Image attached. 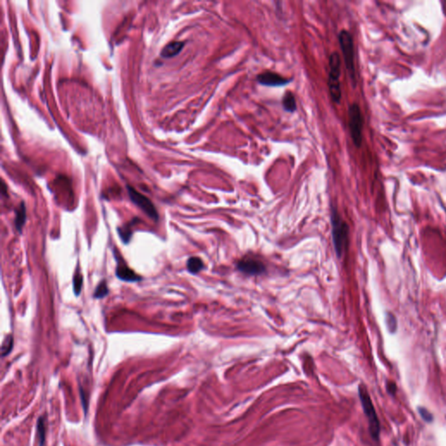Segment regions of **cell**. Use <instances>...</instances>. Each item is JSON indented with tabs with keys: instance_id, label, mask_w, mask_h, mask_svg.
<instances>
[{
	"instance_id": "d6986e66",
	"label": "cell",
	"mask_w": 446,
	"mask_h": 446,
	"mask_svg": "<svg viewBox=\"0 0 446 446\" xmlns=\"http://www.w3.org/2000/svg\"><path fill=\"white\" fill-rule=\"evenodd\" d=\"M418 410H419V413H420L421 416L422 417L424 418V420L427 421V422H431V421L433 420V416L431 415V413L428 411L427 409H424V408H418Z\"/></svg>"
},
{
	"instance_id": "ac0fdd59",
	"label": "cell",
	"mask_w": 446,
	"mask_h": 446,
	"mask_svg": "<svg viewBox=\"0 0 446 446\" xmlns=\"http://www.w3.org/2000/svg\"><path fill=\"white\" fill-rule=\"evenodd\" d=\"M12 348H13V338L11 335H8L4 339L2 345V357L7 356L8 354L11 352Z\"/></svg>"
},
{
	"instance_id": "6da1fadb",
	"label": "cell",
	"mask_w": 446,
	"mask_h": 446,
	"mask_svg": "<svg viewBox=\"0 0 446 446\" xmlns=\"http://www.w3.org/2000/svg\"><path fill=\"white\" fill-rule=\"evenodd\" d=\"M340 74H341V60L340 56L336 52L331 53L330 56V74L328 86L331 93L332 101L335 103H339L341 101L342 92L340 86Z\"/></svg>"
},
{
	"instance_id": "2e32d148",
	"label": "cell",
	"mask_w": 446,
	"mask_h": 446,
	"mask_svg": "<svg viewBox=\"0 0 446 446\" xmlns=\"http://www.w3.org/2000/svg\"><path fill=\"white\" fill-rule=\"evenodd\" d=\"M74 291L76 297H78L81 292L82 286H83V276L79 270H76L74 276Z\"/></svg>"
},
{
	"instance_id": "8fae6325",
	"label": "cell",
	"mask_w": 446,
	"mask_h": 446,
	"mask_svg": "<svg viewBox=\"0 0 446 446\" xmlns=\"http://www.w3.org/2000/svg\"><path fill=\"white\" fill-rule=\"evenodd\" d=\"M26 223V208L24 202L19 204V208L16 209L15 227L19 233H22L23 227Z\"/></svg>"
},
{
	"instance_id": "5bb4252c",
	"label": "cell",
	"mask_w": 446,
	"mask_h": 446,
	"mask_svg": "<svg viewBox=\"0 0 446 446\" xmlns=\"http://www.w3.org/2000/svg\"><path fill=\"white\" fill-rule=\"evenodd\" d=\"M37 435L39 446H44L45 440V422L44 417H39L37 424Z\"/></svg>"
},
{
	"instance_id": "52a82bcc",
	"label": "cell",
	"mask_w": 446,
	"mask_h": 446,
	"mask_svg": "<svg viewBox=\"0 0 446 446\" xmlns=\"http://www.w3.org/2000/svg\"><path fill=\"white\" fill-rule=\"evenodd\" d=\"M257 80L260 85L268 86H285L290 81L289 78H284L278 74L270 71L263 72L257 75Z\"/></svg>"
},
{
	"instance_id": "4fadbf2b",
	"label": "cell",
	"mask_w": 446,
	"mask_h": 446,
	"mask_svg": "<svg viewBox=\"0 0 446 446\" xmlns=\"http://www.w3.org/2000/svg\"><path fill=\"white\" fill-rule=\"evenodd\" d=\"M186 267L190 273L197 274L203 268L204 265L199 257H191L186 262Z\"/></svg>"
},
{
	"instance_id": "277c9868",
	"label": "cell",
	"mask_w": 446,
	"mask_h": 446,
	"mask_svg": "<svg viewBox=\"0 0 446 446\" xmlns=\"http://www.w3.org/2000/svg\"><path fill=\"white\" fill-rule=\"evenodd\" d=\"M332 226L334 249L337 256L341 257L348 243V226L344 222H342V219H340L338 215L335 212L332 215Z\"/></svg>"
},
{
	"instance_id": "9a60e30c",
	"label": "cell",
	"mask_w": 446,
	"mask_h": 446,
	"mask_svg": "<svg viewBox=\"0 0 446 446\" xmlns=\"http://www.w3.org/2000/svg\"><path fill=\"white\" fill-rule=\"evenodd\" d=\"M108 293H109V290H108V283L106 281H102L97 286L96 290L93 294V297L95 299H102V298L106 297Z\"/></svg>"
},
{
	"instance_id": "ba28073f",
	"label": "cell",
	"mask_w": 446,
	"mask_h": 446,
	"mask_svg": "<svg viewBox=\"0 0 446 446\" xmlns=\"http://www.w3.org/2000/svg\"><path fill=\"white\" fill-rule=\"evenodd\" d=\"M237 268L239 270L248 275H260L265 271L263 264L253 259H246L239 261Z\"/></svg>"
},
{
	"instance_id": "7c38bea8",
	"label": "cell",
	"mask_w": 446,
	"mask_h": 446,
	"mask_svg": "<svg viewBox=\"0 0 446 446\" xmlns=\"http://www.w3.org/2000/svg\"><path fill=\"white\" fill-rule=\"evenodd\" d=\"M283 107L287 112H293L297 109V103L295 99L294 94L291 92L285 93L283 99Z\"/></svg>"
},
{
	"instance_id": "30bf717a",
	"label": "cell",
	"mask_w": 446,
	"mask_h": 446,
	"mask_svg": "<svg viewBox=\"0 0 446 446\" xmlns=\"http://www.w3.org/2000/svg\"><path fill=\"white\" fill-rule=\"evenodd\" d=\"M184 45L185 43L181 41L171 42L164 47L163 50L160 52V56L163 58H173L182 52Z\"/></svg>"
},
{
	"instance_id": "9c48e42d",
	"label": "cell",
	"mask_w": 446,
	"mask_h": 446,
	"mask_svg": "<svg viewBox=\"0 0 446 446\" xmlns=\"http://www.w3.org/2000/svg\"><path fill=\"white\" fill-rule=\"evenodd\" d=\"M116 276L124 282L135 283L141 281V276L136 275L134 270H132L124 261H119L116 268Z\"/></svg>"
},
{
	"instance_id": "7a4b0ae2",
	"label": "cell",
	"mask_w": 446,
	"mask_h": 446,
	"mask_svg": "<svg viewBox=\"0 0 446 446\" xmlns=\"http://www.w3.org/2000/svg\"><path fill=\"white\" fill-rule=\"evenodd\" d=\"M359 397H360L361 403L363 409L365 410V415L367 416L369 421V428L371 435L374 439H378L380 434L379 420L377 418V415L375 412V407L373 406L372 398L369 395L367 389L364 385H360L358 388Z\"/></svg>"
},
{
	"instance_id": "5b68a950",
	"label": "cell",
	"mask_w": 446,
	"mask_h": 446,
	"mask_svg": "<svg viewBox=\"0 0 446 446\" xmlns=\"http://www.w3.org/2000/svg\"><path fill=\"white\" fill-rule=\"evenodd\" d=\"M363 125L364 119L358 105L354 103L349 108V127L354 144L360 148L363 142Z\"/></svg>"
},
{
	"instance_id": "3957f363",
	"label": "cell",
	"mask_w": 446,
	"mask_h": 446,
	"mask_svg": "<svg viewBox=\"0 0 446 446\" xmlns=\"http://www.w3.org/2000/svg\"><path fill=\"white\" fill-rule=\"evenodd\" d=\"M339 43L342 50V55L345 62L346 68L350 74L354 86L357 84L356 69L354 61V45L352 37L348 31L342 30L338 35Z\"/></svg>"
},
{
	"instance_id": "e0dca14e",
	"label": "cell",
	"mask_w": 446,
	"mask_h": 446,
	"mask_svg": "<svg viewBox=\"0 0 446 446\" xmlns=\"http://www.w3.org/2000/svg\"><path fill=\"white\" fill-rule=\"evenodd\" d=\"M118 233H119V237L122 240L124 243H128L132 237V231L130 229V226L127 227H121L118 228Z\"/></svg>"
},
{
	"instance_id": "8992f818",
	"label": "cell",
	"mask_w": 446,
	"mask_h": 446,
	"mask_svg": "<svg viewBox=\"0 0 446 446\" xmlns=\"http://www.w3.org/2000/svg\"><path fill=\"white\" fill-rule=\"evenodd\" d=\"M127 192L129 194L131 201H133L138 208H141L146 215H148L151 219L154 220V221L159 219V215L157 212L156 208L149 198L140 192H138L137 190L134 188L133 186H127Z\"/></svg>"
}]
</instances>
